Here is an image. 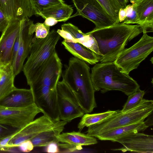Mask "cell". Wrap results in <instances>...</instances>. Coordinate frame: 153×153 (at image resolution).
<instances>
[{
	"mask_svg": "<svg viewBox=\"0 0 153 153\" xmlns=\"http://www.w3.org/2000/svg\"><path fill=\"white\" fill-rule=\"evenodd\" d=\"M62 68L61 60L56 51L42 72L30 86L35 104L44 115L55 121L60 120L57 86Z\"/></svg>",
	"mask_w": 153,
	"mask_h": 153,
	"instance_id": "obj_1",
	"label": "cell"
},
{
	"mask_svg": "<svg viewBox=\"0 0 153 153\" xmlns=\"http://www.w3.org/2000/svg\"><path fill=\"white\" fill-rule=\"evenodd\" d=\"M143 32L138 24L119 23L107 27L94 28L87 33L96 39L101 56L100 63L114 62L128 42Z\"/></svg>",
	"mask_w": 153,
	"mask_h": 153,
	"instance_id": "obj_2",
	"label": "cell"
},
{
	"mask_svg": "<svg viewBox=\"0 0 153 153\" xmlns=\"http://www.w3.org/2000/svg\"><path fill=\"white\" fill-rule=\"evenodd\" d=\"M62 77V80L75 96L84 113H90L97 107L95 91L90 68L86 62L75 57L70 58Z\"/></svg>",
	"mask_w": 153,
	"mask_h": 153,
	"instance_id": "obj_3",
	"label": "cell"
},
{
	"mask_svg": "<svg viewBox=\"0 0 153 153\" xmlns=\"http://www.w3.org/2000/svg\"><path fill=\"white\" fill-rule=\"evenodd\" d=\"M91 71V79L95 91L103 94L117 90L128 96L140 89L137 81L121 72L114 61L96 63Z\"/></svg>",
	"mask_w": 153,
	"mask_h": 153,
	"instance_id": "obj_4",
	"label": "cell"
},
{
	"mask_svg": "<svg viewBox=\"0 0 153 153\" xmlns=\"http://www.w3.org/2000/svg\"><path fill=\"white\" fill-rule=\"evenodd\" d=\"M60 37L57 31L53 29L45 38L33 37L30 55L22 70L30 86L40 75L56 51V47Z\"/></svg>",
	"mask_w": 153,
	"mask_h": 153,
	"instance_id": "obj_5",
	"label": "cell"
},
{
	"mask_svg": "<svg viewBox=\"0 0 153 153\" xmlns=\"http://www.w3.org/2000/svg\"><path fill=\"white\" fill-rule=\"evenodd\" d=\"M153 110V101L143 99L136 107L123 112L116 110L108 118L89 126L87 134L96 137L107 131L144 120Z\"/></svg>",
	"mask_w": 153,
	"mask_h": 153,
	"instance_id": "obj_6",
	"label": "cell"
},
{
	"mask_svg": "<svg viewBox=\"0 0 153 153\" xmlns=\"http://www.w3.org/2000/svg\"><path fill=\"white\" fill-rule=\"evenodd\" d=\"M153 50V37L143 33L140 39L130 48L124 49L114 61L121 71L129 75L151 53Z\"/></svg>",
	"mask_w": 153,
	"mask_h": 153,
	"instance_id": "obj_7",
	"label": "cell"
},
{
	"mask_svg": "<svg viewBox=\"0 0 153 153\" xmlns=\"http://www.w3.org/2000/svg\"><path fill=\"white\" fill-rule=\"evenodd\" d=\"M57 93L60 120L68 123L83 116L84 113L75 96L67 84L62 80L58 82Z\"/></svg>",
	"mask_w": 153,
	"mask_h": 153,
	"instance_id": "obj_8",
	"label": "cell"
},
{
	"mask_svg": "<svg viewBox=\"0 0 153 153\" xmlns=\"http://www.w3.org/2000/svg\"><path fill=\"white\" fill-rule=\"evenodd\" d=\"M77 12L72 17L80 15L93 22L95 28L115 24V21L97 0H72Z\"/></svg>",
	"mask_w": 153,
	"mask_h": 153,
	"instance_id": "obj_9",
	"label": "cell"
},
{
	"mask_svg": "<svg viewBox=\"0 0 153 153\" xmlns=\"http://www.w3.org/2000/svg\"><path fill=\"white\" fill-rule=\"evenodd\" d=\"M42 113L35 103L23 108H13L0 105V124L21 129Z\"/></svg>",
	"mask_w": 153,
	"mask_h": 153,
	"instance_id": "obj_10",
	"label": "cell"
},
{
	"mask_svg": "<svg viewBox=\"0 0 153 153\" xmlns=\"http://www.w3.org/2000/svg\"><path fill=\"white\" fill-rule=\"evenodd\" d=\"M57 122L44 114L33 120L19 130L16 134L9 141L4 151H7L12 148L17 147L25 141L30 140L41 132L52 127Z\"/></svg>",
	"mask_w": 153,
	"mask_h": 153,
	"instance_id": "obj_11",
	"label": "cell"
},
{
	"mask_svg": "<svg viewBox=\"0 0 153 153\" xmlns=\"http://www.w3.org/2000/svg\"><path fill=\"white\" fill-rule=\"evenodd\" d=\"M33 23L29 18L21 20L19 49L15 62L12 65L15 76L22 71L24 62L30 53L34 33L31 28Z\"/></svg>",
	"mask_w": 153,
	"mask_h": 153,
	"instance_id": "obj_12",
	"label": "cell"
},
{
	"mask_svg": "<svg viewBox=\"0 0 153 153\" xmlns=\"http://www.w3.org/2000/svg\"><path fill=\"white\" fill-rule=\"evenodd\" d=\"M123 147L112 149L123 152L128 151L139 153H153V136L139 132L132 133L116 140Z\"/></svg>",
	"mask_w": 153,
	"mask_h": 153,
	"instance_id": "obj_13",
	"label": "cell"
},
{
	"mask_svg": "<svg viewBox=\"0 0 153 153\" xmlns=\"http://www.w3.org/2000/svg\"><path fill=\"white\" fill-rule=\"evenodd\" d=\"M21 20H10L0 38V66L11 63L12 51L16 39L19 35Z\"/></svg>",
	"mask_w": 153,
	"mask_h": 153,
	"instance_id": "obj_14",
	"label": "cell"
},
{
	"mask_svg": "<svg viewBox=\"0 0 153 153\" xmlns=\"http://www.w3.org/2000/svg\"><path fill=\"white\" fill-rule=\"evenodd\" d=\"M0 9L9 21H20L33 15L30 0H0Z\"/></svg>",
	"mask_w": 153,
	"mask_h": 153,
	"instance_id": "obj_15",
	"label": "cell"
},
{
	"mask_svg": "<svg viewBox=\"0 0 153 153\" xmlns=\"http://www.w3.org/2000/svg\"><path fill=\"white\" fill-rule=\"evenodd\" d=\"M143 33L153 32V0H130Z\"/></svg>",
	"mask_w": 153,
	"mask_h": 153,
	"instance_id": "obj_16",
	"label": "cell"
},
{
	"mask_svg": "<svg viewBox=\"0 0 153 153\" xmlns=\"http://www.w3.org/2000/svg\"><path fill=\"white\" fill-rule=\"evenodd\" d=\"M34 103L33 95L30 89L16 88L0 100V105L13 108H23Z\"/></svg>",
	"mask_w": 153,
	"mask_h": 153,
	"instance_id": "obj_17",
	"label": "cell"
},
{
	"mask_svg": "<svg viewBox=\"0 0 153 153\" xmlns=\"http://www.w3.org/2000/svg\"><path fill=\"white\" fill-rule=\"evenodd\" d=\"M149 126L144 120L141 121L107 131L98 135L96 137L101 140L114 142L116 140L126 135L143 131Z\"/></svg>",
	"mask_w": 153,
	"mask_h": 153,
	"instance_id": "obj_18",
	"label": "cell"
},
{
	"mask_svg": "<svg viewBox=\"0 0 153 153\" xmlns=\"http://www.w3.org/2000/svg\"><path fill=\"white\" fill-rule=\"evenodd\" d=\"M62 43L65 48L75 57L86 63L94 65L100 61L99 56L79 43L64 39Z\"/></svg>",
	"mask_w": 153,
	"mask_h": 153,
	"instance_id": "obj_19",
	"label": "cell"
},
{
	"mask_svg": "<svg viewBox=\"0 0 153 153\" xmlns=\"http://www.w3.org/2000/svg\"><path fill=\"white\" fill-rule=\"evenodd\" d=\"M68 123L65 121L59 120L50 129L39 133L31 139L34 147L47 146L53 142H58L57 137L63 130Z\"/></svg>",
	"mask_w": 153,
	"mask_h": 153,
	"instance_id": "obj_20",
	"label": "cell"
},
{
	"mask_svg": "<svg viewBox=\"0 0 153 153\" xmlns=\"http://www.w3.org/2000/svg\"><path fill=\"white\" fill-rule=\"evenodd\" d=\"M73 11L72 7L64 3H61L44 9L39 15L46 19L52 18L58 22H65L69 18Z\"/></svg>",
	"mask_w": 153,
	"mask_h": 153,
	"instance_id": "obj_21",
	"label": "cell"
},
{
	"mask_svg": "<svg viewBox=\"0 0 153 153\" xmlns=\"http://www.w3.org/2000/svg\"><path fill=\"white\" fill-rule=\"evenodd\" d=\"M57 139L59 142L76 146L94 145L97 143L94 137L80 132L62 133L57 136Z\"/></svg>",
	"mask_w": 153,
	"mask_h": 153,
	"instance_id": "obj_22",
	"label": "cell"
},
{
	"mask_svg": "<svg viewBox=\"0 0 153 153\" xmlns=\"http://www.w3.org/2000/svg\"><path fill=\"white\" fill-rule=\"evenodd\" d=\"M15 76L11 63L2 67L0 78V100L16 88L14 83Z\"/></svg>",
	"mask_w": 153,
	"mask_h": 153,
	"instance_id": "obj_23",
	"label": "cell"
},
{
	"mask_svg": "<svg viewBox=\"0 0 153 153\" xmlns=\"http://www.w3.org/2000/svg\"><path fill=\"white\" fill-rule=\"evenodd\" d=\"M115 111L109 110L101 113L91 114L86 113L82 117L78 124V128L79 131H81L85 127H88L105 119L114 113Z\"/></svg>",
	"mask_w": 153,
	"mask_h": 153,
	"instance_id": "obj_24",
	"label": "cell"
},
{
	"mask_svg": "<svg viewBox=\"0 0 153 153\" xmlns=\"http://www.w3.org/2000/svg\"><path fill=\"white\" fill-rule=\"evenodd\" d=\"M144 94V91L139 89L128 96V99L121 111L125 112L137 106L142 101Z\"/></svg>",
	"mask_w": 153,
	"mask_h": 153,
	"instance_id": "obj_25",
	"label": "cell"
},
{
	"mask_svg": "<svg viewBox=\"0 0 153 153\" xmlns=\"http://www.w3.org/2000/svg\"><path fill=\"white\" fill-rule=\"evenodd\" d=\"M115 21L119 23L118 13L120 8L115 0H97Z\"/></svg>",
	"mask_w": 153,
	"mask_h": 153,
	"instance_id": "obj_26",
	"label": "cell"
},
{
	"mask_svg": "<svg viewBox=\"0 0 153 153\" xmlns=\"http://www.w3.org/2000/svg\"><path fill=\"white\" fill-rule=\"evenodd\" d=\"M33 14L39 15L44 9L61 3L63 0H30Z\"/></svg>",
	"mask_w": 153,
	"mask_h": 153,
	"instance_id": "obj_27",
	"label": "cell"
},
{
	"mask_svg": "<svg viewBox=\"0 0 153 153\" xmlns=\"http://www.w3.org/2000/svg\"><path fill=\"white\" fill-rule=\"evenodd\" d=\"M126 12L125 19L122 23L130 24H140L137 12L132 4L127 5L124 8Z\"/></svg>",
	"mask_w": 153,
	"mask_h": 153,
	"instance_id": "obj_28",
	"label": "cell"
},
{
	"mask_svg": "<svg viewBox=\"0 0 153 153\" xmlns=\"http://www.w3.org/2000/svg\"><path fill=\"white\" fill-rule=\"evenodd\" d=\"M50 26L46 25L44 23H33L32 25V29L35 33V36L37 38H45L50 32Z\"/></svg>",
	"mask_w": 153,
	"mask_h": 153,
	"instance_id": "obj_29",
	"label": "cell"
},
{
	"mask_svg": "<svg viewBox=\"0 0 153 153\" xmlns=\"http://www.w3.org/2000/svg\"><path fill=\"white\" fill-rule=\"evenodd\" d=\"M17 129L0 124V140L14 132Z\"/></svg>",
	"mask_w": 153,
	"mask_h": 153,
	"instance_id": "obj_30",
	"label": "cell"
},
{
	"mask_svg": "<svg viewBox=\"0 0 153 153\" xmlns=\"http://www.w3.org/2000/svg\"><path fill=\"white\" fill-rule=\"evenodd\" d=\"M17 147L21 152H28L32 151L34 146L31 141L29 140L22 143Z\"/></svg>",
	"mask_w": 153,
	"mask_h": 153,
	"instance_id": "obj_31",
	"label": "cell"
},
{
	"mask_svg": "<svg viewBox=\"0 0 153 153\" xmlns=\"http://www.w3.org/2000/svg\"><path fill=\"white\" fill-rule=\"evenodd\" d=\"M20 40L19 33L16 38L14 43L12 51L11 63L12 65L15 62L18 51Z\"/></svg>",
	"mask_w": 153,
	"mask_h": 153,
	"instance_id": "obj_32",
	"label": "cell"
},
{
	"mask_svg": "<svg viewBox=\"0 0 153 153\" xmlns=\"http://www.w3.org/2000/svg\"><path fill=\"white\" fill-rule=\"evenodd\" d=\"M5 15L0 9V31L2 32L9 22Z\"/></svg>",
	"mask_w": 153,
	"mask_h": 153,
	"instance_id": "obj_33",
	"label": "cell"
},
{
	"mask_svg": "<svg viewBox=\"0 0 153 153\" xmlns=\"http://www.w3.org/2000/svg\"><path fill=\"white\" fill-rule=\"evenodd\" d=\"M53 142L50 143L47 146L46 152L48 153H56L60 152L58 143Z\"/></svg>",
	"mask_w": 153,
	"mask_h": 153,
	"instance_id": "obj_34",
	"label": "cell"
},
{
	"mask_svg": "<svg viewBox=\"0 0 153 153\" xmlns=\"http://www.w3.org/2000/svg\"><path fill=\"white\" fill-rule=\"evenodd\" d=\"M126 12L125 8H120L118 13L119 23H122L125 19Z\"/></svg>",
	"mask_w": 153,
	"mask_h": 153,
	"instance_id": "obj_35",
	"label": "cell"
},
{
	"mask_svg": "<svg viewBox=\"0 0 153 153\" xmlns=\"http://www.w3.org/2000/svg\"><path fill=\"white\" fill-rule=\"evenodd\" d=\"M58 22L52 18H48L46 19L44 23L49 26H53L55 25Z\"/></svg>",
	"mask_w": 153,
	"mask_h": 153,
	"instance_id": "obj_36",
	"label": "cell"
},
{
	"mask_svg": "<svg viewBox=\"0 0 153 153\" xmlns=\"http://www.w3.org/2000/svg\"><path fill=\"white\" fill-rule=\"evenodd\" d=\"M120 8H125L127 5L128 0H115Z\"/></svg>",
	"mask_w": 153,
	"mask_h": 153,
	"instance_id": "obj_37",
	"label": "cell"
},
{
	"mask_svg": "<svg viewBox=\"0 0 153 153\" xmlns=\"http://www.w3.org/2000/svg\"><path fill=\"white\" fill-rule=\"evenodd\" d=\"M2 67L0 66V78L1 76L2 71Z\"/></svg>",
	"mask_w": 153,
	"mask_h": 153,
	"instance_id": "obj_38",
	"label": "cell"
}]
</instances>
